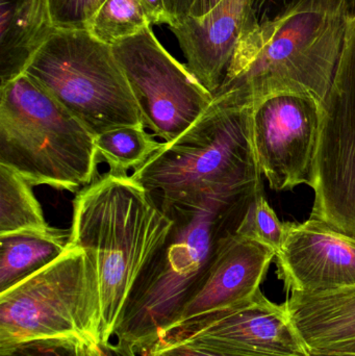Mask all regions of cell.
I'll list each match as a JSON object with an SVG mask.
<instances>
[{
    "mask_svg": "<svg viewBox=\"0 0 355 356\" xmlns=\"http://www.w3.org/2000/svg\"><path fill=\"white\" fill-rule=\"evenodd\" d=\"M297 0H252L254 15L258 22L273 18ZM350 14L355 15V0H343Z\"/></svg>",
    "mask_w": 355,
    "mask_h": 356,
    "instance_id": "obj_25",
    "label": "cell"
},
{
    "mask_svg": "<svg viewBox=\"0 0 355 356\" xmlns=\"http://www.w3.org/2000/svg\"><path fill=\"white\" fill-rule=\"evenodd\" d=\"M320 127L321 102L310 94H275L254 104L256 160L272 190L314 186Z\"/></svg>",
    "mask_w": 355,
    "mask_h": 356,
    "instance_id": "obj_10",
    "label": "cell"
},
{
    "mask_svg": "<svg viewBox=\"0 0 355 356\" xmlns=\"http://www.w3.org/2000/svg\"><path fill=\"white\" fill-rule=\"evenodd\" d=\"M286 232L287 222H281L269 204L263 184L256 190L237 234L267 245L276 253L285 240Z\"/></svg>",
    "mask_w": 355,
    "mask_h": 356,
    "instance_id": "obj_21",
    "label": "cell"
},
{
    "mask_svg": "<svg viewBox=\"0 0 355 356\" xmlns=\"http://www.w3.org/2000/svg\"><path fill=\"white\" fill-rule=\"evenodd\" d=\"M142 8L145 10L150 24H167L170 26L173 18L167 8L165 0H139Z\"/></svg>",
    "mask_w": 355,
    "mask_h": 356,
    "instance_id": "obj_27",
    "label": "cell"
},
{
    "mask_svg": "<svg viewBox=\"0 0 355 356\" xmlns=\"http://www.w3.org/2000/svg\"><path fill=\"white\" fill-rule=\"evenodd\" d=\"M275 255L270 247L252 238L238 234L225 238L199 290L174 326L251 298L261 290V284Z\"/></svg>",
    "mask_w": 355,
    "mask_h": 356,
    "instance_id": "obj_14",
    "label": "cell"
},
{
    "mask_svg": "<svg viewBox=\"0 0 355 356\" xmlns=\"http://www.w3.org/2000/svg\"><path fill=\"white\" fill-rule=\"evenodd\" d=\"M311 217L355 240V15L331 89L321 102V127Z\"/></svg>",
    "mask_w": 355,
    "mask_h": 356,
    "instance_id": "obj_8",
    "label": "cell"
},
{
    "mask_svg": "<svg viewBox=\"0 0 355 356\" xmlns=\"http://www.w3.org/2000/svg\"><path fill=\"white\" fill-rule=\"evenodd\" d=\"M275 259L290 294L355 286L354 238L321 220L287 222L285 240Z\"/></svg>",
    "mask_w": 355,
    "mask_h": 356,
    "instance_id": "obj_12",
    "label": "cell"
},
{
    "mask_svg": "<svg viewBox=\"0 0 355 356\" xmlns=\"http://www.w3.org/2000/svg\"><path fill=\"white\" fill-rule=\"evenodd\" d=\"M145 127L166 143L191 127L214 100L187 65L175 60L151 26L113 46Z\"/></svg>",
    "mask_w": 355,
    "mask_h": 356,
    "instance_id": "obj_9",
    "label": "cell"
},
{
    "mask_svg": "<svg viewBox=\"0 0 355 356\" xmlns=\"http://www.w3.org/2000/svg\"><path fill=\"white\" fill-rule=\"evenodd\" d=\"M173 220L131 177L104 173L73 200L70 244L93 254L101 301L100 341L114 336L142 272L163 248Z\"/></svg>",
    "mask_w": 355,
    "mask_h": 356,
    "instance_id": "obj_3",
    "label": "cell"
},
{
    "mask_svg": "<svg viewBox=\"0 0 355 356\" xmlns=\"http://www.w3.org/2000/svg\"><path fill=\"white\" fill-rule=\"evenodd\" d=\"M104 0H49L52 20L58 29H85Z\"/></svg>",
    "mask_w": 355,
    "mask_h": 356,
    "instance_id": "obj_23",
    "label": "cell"
},
{
    "mask_svg": "<svg viewBox=\"0 0 355 356\" xmlns=\"http://www.w3.org/2000/svg\"><path fill=\"white\" fill-rule=\"evenodd\" d=\"M162 145L145 127H119L95 136L98 158L108 165L110 175L118 177L143 166Z\"/></svg>",
    "mask_w": 355,
    "mask_h": 356,
    "instance_id": "obj_18",
    "label": "cell"
},
{
    "mask_svg": "<svg viewBox=\"0 0 355 356\" xmlns=\"http://www.w3.org/2000/svg\"><path fill=\"white\" fill-rule=\"evenodd\" d=\"M94 136L145 127L113 46L85 29H58L25 72Z\"/></svg>",
    "mask_w": 355,
    "mask_h": 356,
    "instance_id": "obj_6",
    "label": "cell"
},
{
    "mask_svg": "<svg viewBox=\"0 0 355 356\" xmlns=\"http://www.w3.org/2000/svg\"><path fill=\"white\" fill-rule=\"evenodd\" d=\"M283 305L308 353L355 355V286L291 293Z\"/></svg>",
    "mask_w": 355,
    "mask_h": 356,
    "instance_id": "obj_15",
    "label": "cell"
},
{
    "mask_svg": "<svg viewBox=\"0 0 355 356\" xmlns=\"http://www.w3.org/2000/svg\"><path fill=\"white\" fill-rule=\"evenodd\" d=\"M101 301L93 254L72 246L0 293V347L47 338L100 341Z\"/></svg>",
    "mask_w": 355,
    "mask_h": 356,
    "instance_id": "obj_7",
    "label": "cell"
},
{
    "mask_svg": "<svg viewBox=\"0 0 355 356\" xmlns=\"http://www.w3.org/2000/svg\"><path fill=\"white\" fill-rule=\"evenodd\" d=\"M254 104L235 91L215 94L208 110L129 175L160 207L212 191L263 180L252 134Z\"/></svg>",
    "mask_w": 355,
    "mask_h": 356,
    "instance_id": "obj_4",
    "label": "cell"
},
{
    "mask_svg": "<svg viewBox=\"0 0 355 356\" xmlns=\"http://www.w3.org/2000/svg\"><path fill=\"white\" fill-rule=\"evenodd\" d=\"M352 16L343 0H297L256 21L240 39L218 92H238L252 104L281 93L310 94L322 102Z\"/></svg>",
    "mask_w": 355,
    "mask_h": 356,
    "instance_id": "obj_2",
    "label": "cell"
},
{
    "mask_svg": "<svg viewBox=\"0 0 355 356\" xmlns=\"http://www.w3.org/2000/svg\"><path fill=\"white\" fill-rule=\"evenodd\" d=\"M252 0H221L208 14L188 16L169 29L187 58V67L215 95L242 35L256 22Z\"/></svg>",
    "mask_w": 355,
    "mask_h": 356,
    "instance_id": "obj_13",
    "label": "cell"
},
{
    "mask_svg": "<svg viewBox=\"0 0 355 356\" xmlns=\"http://www.w3.org/2000/svg\"><path fill=\"white\" fill-rule=\"evenodd\" d=\"M90 356H138V351L129 343L98 341L89 345Z\"/></svg>",
    "mask_w": 355,
    "mask_h": 356,
    "instance_id": "obj_26",
    "label": "cell"
},
{
    "mask_svg": "<svg viewBox=\"0 0 355 356\" xmlns=\"http://www.w3.org/2000/svg\"><path fill=\"white\" fill-rule=\"evenodd\" d=\"M151 26L139 0H104L88 24L98 41L114 46Z\"/></svg>",
    "mask_w": 355,
    "mask_h": 356,
    "instance_id": "obj_20",
    "label": "cell"
},
{
    "mask_svg": "<svg viewBox=\"0 0 355 356\" xmlns=\"http://www.w3.org/2000/svg\"><path fill=\"white\" fill-rule=\"evenodd\" d=\"M56 29L49 0H0V86L23 74Z\"/></svg>",
    "mask_w": 355,
    "mask_h": 356,
    "instance_id": "obj_16",
    "label": "cell"
},
{
    "mask_svg": "<svg viewBox=\"0 0 355 356\" xmlns=\"http://www.w3.org/2000/svg\"><path fill=\"white\" fill-rule=\"evenodd\" d=\"M158 340L231 356H311L285 305L272 302L261 290L239 305L183 322Z\"/></svg>",
    "mask_w": 355,
    "mask_h": 356,
    "instance_id": "obj_11",
    "label": "cell"
},
{
    "mask_svg": "<svg viewBox=\"0 0 355 356\" xmlns=\"http://www.w3.org/2000/svg\"><path fill=\"white\" fill-rule=\"evenodd\" d=\"M33 186L10 167L0 165V234L49 226Z\"/></svg>",
    "mask_w": 355,
    "mask_h": 356,
    "instance_id": "obj_19",
    "label": "cell"
},
{
    "mask_svg": "<svg viewBox=\"0 0 355 356\" xmlns=\"http://www.w3.org/2000/svg\"><path fill=\"white\" fill-rule=\"evenodd\" d=\"M70 248V232L48 226L0 234V293L37 273Z\"/></svg>",
    "mask_w": 355,
    "mask_h": 356,
    "instance_id": "obj_17",
    "label": "cell"
},
{
    "mask_svg": "<svg viewBox=\"0 0 355 356\" xmlns=\"http://www.w3.org/2000/svg\"><path fill=\"white\" fill-rule=\"evenodd\" d=\"M221 0H197L195 6L192 8L190 16L201 17L208 14L212 8H214Z\"/></svg>",
    "mask_w": 355,
    "mask_h": 356,
    "instance_id": "obj_29",
    "label": "cell"
},
{
    "mask_svg": "<svg viewBox=\"0 0 355 356\" xmlns=\"http://www.w3.org/2000/svg\"><path fill=\"white\" fill-rule=\"evenodd\" d=\"M142 356H231L200 348L183 342L158 340L141 353Z\"/></svg>",
    "mask_w": 355,
    "mask_h": 356,
    "instance_id": "obj_24",
    "label": "cell"
},
{
    "mask_svg": "<svg viewBox=\"0 0 355 356\" xmlns=\"http://www.w3.org/2000/svg\"><path fill=\"white\" fill-rule=\"evenodd\" d=\"M95 136L26 73L0 86V165L75 192L97 175Z\"/></svg>",
    "mask_w": 355,
    "mask_h": 356,
    "instance_id": "obj_5",
    "label": "cell"
},
{
    "mask_svg": "<svg viewBox=\"0 0 355 356\" xmlns=\"http://www.w3.org/2000/svg\"><path fill=\"white\" fill-rule=\"evenodd\" d=\"M311 356H355V355H327V353H311Z\"/></svg>",
    "mask_w": 355,
    "mask_h": 356,
    "instance_id": "obj_30",
    "label": "cell"
},
{
    "mask_svg": "<svg viewBox=\"0 0 355 356\" xmlns=\"http://www.w3.org/2000/svg\"><path fill=\"white\" fill-rule=\"evenodd\" d=\"M0 356H90L89 345L77 338H47L0 347Z\"/></svg>",
    "mask_w": 355,
    "mask_h": 356,
    "instance_id": "obj_22",
    "label": "cell"
},
{
    "mask_svg": "<svg viewBox=\"0 0 355 356\" xmlns=\"http://www.w3.org/2000/svg\"><path fill=\"white\" fill-rule=\"evenodd\" d=\"M165 1L174 23L190 16L192 8H194L197 0H165Z\"/></svg>",
    "mask_w": 355,
    "mask_h": 356,
    "instance_id": "obj_28",
    "label": "cell"
},
{
    "mask_svg": "<svg viewBox=\"0 0 355 356\" xmlns=\"http://www.w3.org/2000/svg\"><path fill=\"white\" fill-rule=\"evenodd\" d=\"M263 184L212 191L191 202L162 207L172 218V229L133 286L115 328L117 340L141 353L179 322L219 246L237 234Z\"/></svg>",
    "mask_w": 355,
    "mask_h": 356,
    "instance_id": "obj_1",
    "label": "cell"
}]
</instances>
